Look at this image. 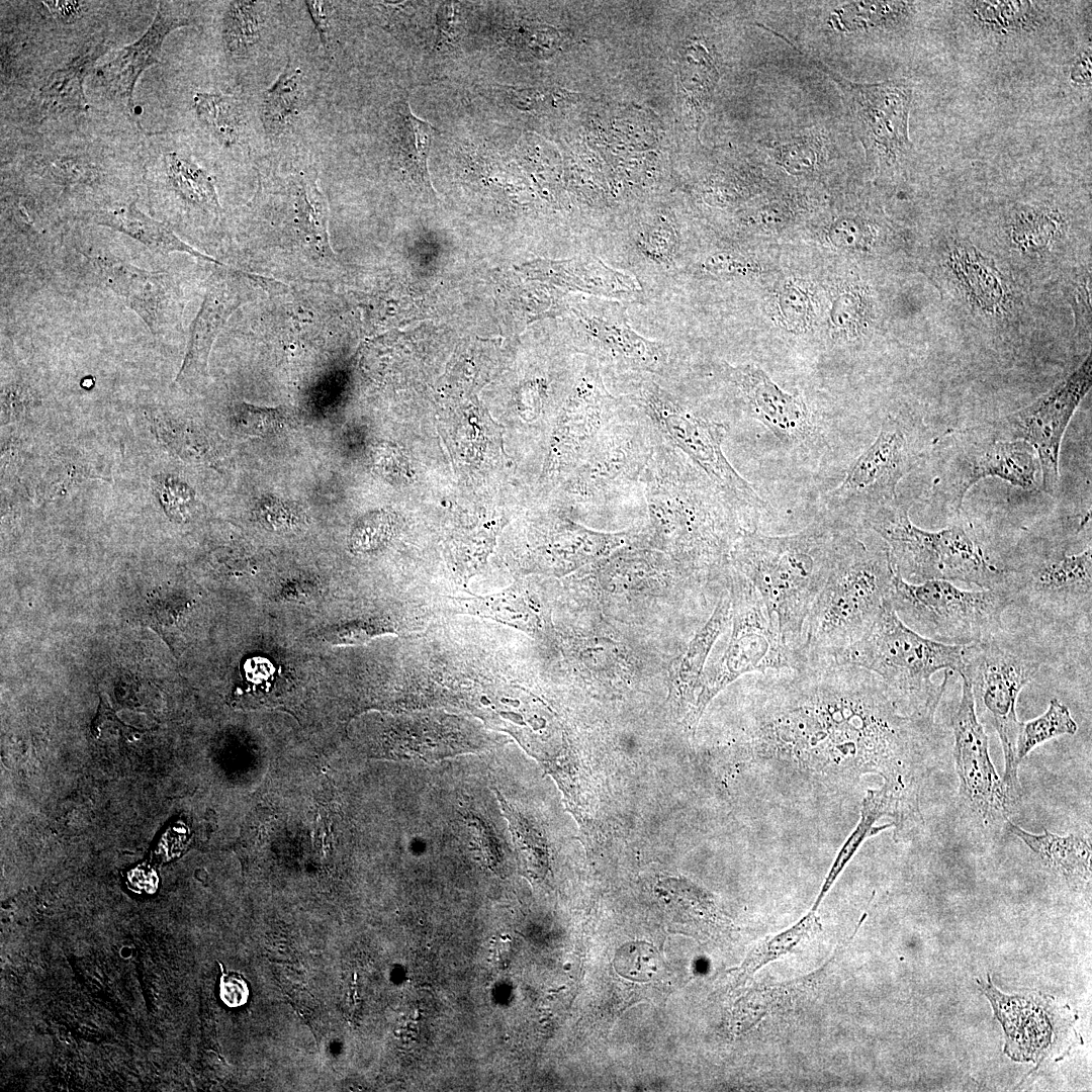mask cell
<instances>
[{"label": "cell", "mask_w": 1092, "mask_h": 1092, "mask_svg": "<svg viewBox=\"0 0 1092 1092\" xmlns=\"http://www.w3.org/2000/svg\"><path fill=\"white\" fill-rule=\"evenodd\" d=\"M750 731L760 750L845 755L897 783L917 771L934 724L903 713L873 672L833 660L754 675Z\"/></svg>", "instance_id": "obj_1"}, {"label": "cell", "mask_w": 1092, "mask_h": 1092, "mask_svg": "<svg viewBox=\"0 0 1092 1092\" xmlns=\"http://www.w3.org/2000/svg\"><path fill=\"white\" fill-rule=\"evenodd\" d=\"M642 492L647 545L698 581L726 582L743 520L714 482L661 436L645 469Z\"/></svg>", "instance_id": "obj_2"}, {"label": "cell", "mask_w": 1092, "mask_h": 1092, "mask_svg": "<svg viewBox=\"0 0 1092 1092\" xmlns=\"http://www.w3.org/2000/svg\"><path fill=\"white\" fill-rule=\"evenodd\" d=\"M845 524L823 516L799 532L779 536L743 528L730 553V566L757 590L799 666L806 622L832 568Z\"/></svg>", "instance_id": "obj_3"}, {"label": "cell", "mask_w": 1092, "mask_h": 1092, "mask_svg": "<svg viewBox=\"0 0 1092 1092\" xmlns=\"http://www.w3.org/2000/svg\"><path fill=\"white\" fill-rule=\"evenodd\" d=\"M895 573L887 544L860 525L845 524L806 622L804 664L833 660L859 640L890 599Z\"/></svg>", "instance_id": "obj_4"}, {"label": "cell", "mask_w": 1092, "mask_h": 1092, "mask_svg": "<svg viewBox=\"0 0 1092 1092\" xmlns=\"http://www.w3.org/2000/svg\"><path fill=\"white\" fill-rule=\"evenodd\" d=\"M963 646L912 630L889 599L870 630L833 661L875 673L903 713L934 720L952 673L963 670Z\"/></svg>", "instance_id": "obj_5"}, {"label": "cell", "mask_w": 1092, "mask_h": 1092, "mask_svg": "<svg viewBox=\"0 0 1092 1092\" xmlns=\"http://www.w3.org/2000/svg\"><path fill=\"white\" fill-rule=\"evenodd\" d=\"M621 398L639 408L659 435L684 453L728 497L747 529L757 530L759 517L769 511L723 451L727 422L706 417L673 384L651 375L613 379Z\"/></svg>", "instance_id": "obj_6"}, {"label": "cell", "mask_w": 1092, "mask_h": 1092, "mask_svg": "<svg viewBox=\"0 0 1092 1092\" xmlns=\"http://www.w3.org/2000/svg\"><path fill=\"white\" fill-rule=\"evenodd\" d=\"M910 507L898 497L860 522L887 544L893 567L904 580L963 581L1003 592L1004 570L990 561L971 524L957 521L937 531L925 530L910 520Z\"/></svg>", "instance_id": "obj_7"}, {"label": "cell", "mask_w": 1092, "mask_h": 1092, "mask_svg": "<svg viewBox=\"0 0 1092 1092\" xmlns=\"http://www.w3.org/2000/svg\"><path fill=\"white\" fill-rule=\"evenodd\" d=\"M963 670L971 687L980 723L993 728L1004 754L1003 783L1013 800H1021L1015 748L1021 723L1016 714L1022 689L1039 671L1043 659L1022 640L1003 631L962 649Z\"/></svg>", "instance_id": "obj_8"}, {"label": "cell", "mask_w": 1092, "mask_h": 1092, "mask_svg": "<svg viewBox=\"0 0 1092 1092\" xmlns=\"http://www.w3.org/2000/svg\"><path fill=\"white\" fill-rule=\"evenodd\" d=\"M621 399L619 411L565 485L567 500L589 513L627 502L644 505L642 478L660 435L639 408Z\"/></svg>", "instance_id": "obj_9"}, {"label": "cell", "mask_w": 1092, "mask_h": 1092, "mask_svg": "<svg viewBox=\"0 0 1092 1092\" xmlns=\"http://www.w3.org/2000/svg\"><path fill=\"white\" fill-rule=\"evenodd\" d=\"M932 503L959 515L968 491L996 477L1022 489L1040 485V465L1033 448L1020 440L998 438L990 425L949 431L933 442Z\"/></svg>", "instance_id": "obj_10"}, {"label": "cell", "mask_w": 1092, "mask_h": 1092, "mask_svg": "<svg viewBox=\"0 0 1092 1092\" xmlns=\"http://www.w3.org/2000/svg\"><path fill=\"white\" fill-rule=\"evenodd\" d=\"M890 601L909 628L952 645L981 642L1003 631L1002 617L1011 606L1000 590H968L941 579L911 583L897 572Z\"/></svg>", "instance_id": "obj_11"}, {"label": "cell", "mask_w": 1092, "mask_h": 1092, "mask_svg": "<svg viewBox=\"0 0 1092 1092\" xmlns=\"http://www.w3.org/2000/svg\"><path fill=\"white\" fill-rule=\"evenodd\" d=\"M1003 593L1046 625H1065L1091 617L1092 548L1069 554L1062 545L1036 546L1003 567Z\"/></svg>", "instance_id": "obj_12"}, {"label": "cell", "mask_w": 1092, "mask_h": 1092, "mask_svg": "<svg viewBox=\"0 0 1092 1092\" xmlns=\"http://www.w3.org/2000/svg\"><path fill=\"white\" fill-rule=\"evenodd\" d=\"M920 428L899 416L884 418L875 441L849 465L841 483L826 492L827 517L851 525L898 498L897 486L925 452Z\"/></svg>", "instance_id": "obj_13"}, {"label": "cell", "mask_w": 1092, "mask_h": 1092, "mask_svg": "<svg viewBox=\"0 0 1092 1092\" xmlns=\"http://www.w3.org/2000/svg\"><path fill=\"white\" fill-rule=\"evenodd\" d=\"M732 631L723 655L703 673L690 728L697 726L709 703L747 673L798 668L795 654L784 644L778 627L753 585L730 567Z\"/></svg>", "instance_id": "obj_14"}, {"label": "cell", "mask_w": 1092, "mask_h": 1092, "mask_svg": "<svg viewBox=\"0 0 1092 1092\" xmlns=\"http://www.w3.org/2000/svg\"><path fill=\"white\" fill-rule=\"evenodd\" d=\"M627 302L598 296L579 297L571 307L575 345L612 380L630 375L675 377L673 353L664 342L646 339L629 323Z\"/></svg>", "instance_id": "obj_15"}, {"label": "cell", "mask_w": 1092, "mask_h": 1092, "mask_svg": "<svg viewBox=\"0 0 1092 1092\" xmlns=\"http://www.w3.org/2000/svg\"><path fill=\"white\" fill-rule=\"evenodd\" d=\"M837 84L846 105L851 129L866 159L877 170L901 167L913 155L909 138L912 85L904 79L858 83L845 79L814 57L806 56Z\"/></svg>", "instance_id": "obj_16"}, {"label": "cell", "mask_w": 1092, "mask_h": 1092, "mask_svg": "<svg viewBox=\"0 0 1092 1092\" xmlns=\"http://www.w3.org/2000/svg\"><path fill=\"white\" fill-rule=\"evenodd\" d=\"M1092 383L1089 355L1069 376L1029 405L989 424L998 438L1020 440L1035 451L1040 485L1048 493L1059 488L1062 440L1077 407Z\"/></svg>", "instance_id": "obj_17"}, {"label": "cell", "mask_w": 1092, "mask_h": 1092, "mask_svg": "<svg viewBox=\"0 0 1092 1092\" xmlns=\"http://www.w3.org/2000/svg\"><path fill=\"white\" fill-rule=\"evenodd\" d=\"M961 677L962 695L951 717L959 797L967 815L992 828L1006 823L1017 803L991 760L988 736L977 718L970 684Z\"/></svg>", "instance_id": "obj_18"}, {"label": "cell", "mask_w": 1092, "mask_h": 1092, "mask_svg": "<svg viewBox=\"0 0 1092 1092\" xmlns=\"http://www.w3.org/2000/svg\"><path fill=\"white\" fill-rule=\"evenodd\" d=\"M716 370L733 393L736 406L764 426L782 444L804 451L824 444L821 428L806 402L781 389L760 367L723 362Z\"/></svg>", "instance_id": "obj_19"}, {"label": "cell", "mask_w": 1092, "mask_h": 1092, "mask_svg": "<svg viewBox=\"0 0 1092 1092\" xmlns=\"http://www.w3.org/2000/svg\"><path fill=\"white\" fill-rule=\"evenodd\" d=\"M622 399L606 385L599 364L584 357L570 397L559 417L545 478L571 473L615 417Z\"/></svg>", "instance_id": "obj_20"}, {"label": "cell", "mask_w": 1092, "mask_h": 1092, "mask_svg": "<svg viewBox=\"0 0 1092 1092\" xmlns=\"http://www.w3.org/2000/svg\"><path fill=\"white\" fill-rule=\"evenodd\" d=\"M247 274L223 265L208 278L204 298L190 326L185 357L176 376V384L192 385L208 377L212 345L230 316L245 300L242 277Z\"/></svg>", "instance_id": "obj_21"}, {"label": "cell", "mask_w": 1092, "mask_h": 1092, "mask_svg": "<svg viewBox=\"0 0 1092 1092\" xmlns=\"http://www.w3.org/2000/svg\"><path fill=\"white\" fill-rule=\"evenodd\" d=\"M192 24V19L170 3H160L157 14L145 34L124 47L108 63L98 67L96 75L104 93L129 116L133 114V89L141 74L159 63L162 44L173 30Z\"/></svg>", "instance_id": "obj_22"}, {"label": "cell", "mask_w": 1092, "mask_h": 1092, "mask_svg": "<svg viewBox=\"0 0 1092 1092\" xmlns=\"http://www.w3.org/2000/svg\"><path fill=\"white\" fill-rule=\"evenodd\" d=\"M96 265L106 285L142 318L153 335L168 331L176 300L174 281L169 274L108 258H98Z\"/></svg>", "instance_id": "obj_23"}, {"label": "cell", "mask_w": 1092, "mask_h": 1092, "mask_svg": "<svg viewBox=\"0 0 1092 1092\" xmlns=\"http://www.w3.org/2000/svg\"><path fill=\"white\" fill-rule=\"evenodd\" d=\"M276 191L269 195L281 212L284 225L305 246L324 256L331 255L328 232L329 205L317 184L314 167L292 170L275 180Z\"/></svg>", "instance_id": "obj_24"}, {"label": "cell", "mask_w": 1092, "mask_h": 1092, "mask_svg": "<svg viewBox=\"0 0 1092 1092\" xmlns=\"http://www.w3.org/2000/svg\"><path fill=\"white\" fill-rule=\"evenodd\" d=\"M616 248L643 289L647 283L671 286L681 272L686 247L679 231L663 216L635 226Z\"/></svg>", "instance_id": "obj_25"}, {"label": "cell", "mask_w": 1092, "mask_h": 1092, "mask_svg": "<svg viewBox=\"0 0 1092 1092\" xmlns=\"http://www.w3.org/2000/svg\"><path fill=\"white\" fill-rule=\"evenodd\" d=\"M534 269L557 284L592 296L628 302L639 301L645 295L635 276L607 265L593 254L567 260L539 261Z\"/></svg>", "instance_id": "obj_26"}, {"label": "cell", "mask_w": 1092, "mask_h": 1092, "mask_svg": "<svg viewBox=\"0 0 1092 1092\" xmlns=\"http://www.w3.org/2000/svg\"><path fill=\"white\" fill-rule=\"evenodd\" d=\"M957 4L967 28L992 41L1029 36L1048 24L1049 2L963 1Z\"/></svg>", "instance_id": "obj_27"}, {"label": "cell", "mask_w": 1092, "mask_h": 1092, "mask_svg": "<svg viewBox=\"0 0 1092 1092\" xmlns=\"http://www.w3.org/2000/svg\"><path fill=\"white\" fill-rule=\"evenodd\" d=\"M864 917V916H863ZM862 917V918H863ZM854 932L837 945L834 952L815 971L778 984H764L751 988L736 1005L735 1019L739 1032H744L770 1015L787 1012L796 1008L827 978L837 958L854 937L862 919Z\"/></svg>", "instance_id": "obj_28"}, {"label": "cell", "mask_w": 1092, "mask_h": 1092, "mask_svg": "<svg viewBox=\"0 0 1092 1092\" xmlns=\"http://www.w3.org/2000/svg\"><path fill=\"white\" fill-rule=\"evenodd\" d=\"M731 620V596L728 586L720 594L711 617L696 633L687 649L670 665V680L674 700L685 711L690 728L691 717L703 675L704 665L718 637Z\"/></svg>", "instance_id": "obj_29"}, {"label": "cell", "mask_w": 1092, "mask_h": 1092, "mask_svg": "<svg viewBox=\"0 0 1092 1092\" xmlns=\"http://www.w3.org/2000/svg\"><path fill=\"white\" fill-rule=\"evenodd\" d=\"M308 80L298 62L288 57L277 79L260 104V119L266 136L279 142L291 133L308 106Z\"/></svg>", "instance_id": "obj_30"}, {"label": "cell", "mask_w": 1092, "mask_h": 1092, "mask_svg": "<svg viewBox=\"0 0 1092 1092\" xmlns=\"http://www.w3.org/2000/svg\"><path fill=\"white\" fill-rule=\"evenodd\" d=\"M93 221L120 232L142 243L150 250L160 253H186L198 259L222 266L221 262L205 255L182 241L166 223L161 222L138 208L134 202L126 205L92 212Z\"/></svg>", "instance_id": "obj_31"}, {"label": "cell", "mask_w": 1092, "mask_h": 1092, "mask_svg": "<svg viewBox=\"0 0 1092 1092\" xmlns=\"http://www.w3.org/2000/svg\"><path fill=\"white\" fill-rule=\"evenodd\" d=\"M827 24L845 34H880L897 31L913 19L917 2L848 1L835 3Z\"/></svg>", "instance_id": "obj_32"}, {"label": "cell", "mask_w": 1092, "mask_h": 1092, "mask_svg": "<svg viewBox=\"0 0 1092 1092\" xmlns=\"http://www.w3.org/2000/svg\"><path fill=\"white\" fill-rule=\"evenodd\" d=\"M1006 825L1049 869L1071 881L1090 880L1091 841L1088 837L1079 834L1061 836L1046 828L1041 834H1034L1009 820Z\"/></svg>", "instance_id": "obj_33"}, {"label": "cell", "mask_w": 1092, "mask_h": 1092, "mask_svg": "<svg viewBox=\"0 0 1092 1092\" xmlns=\"http://www.w3.org/2000/svg\"><path fill=\"white\" fill-rule=\"evenodd\" d=\"M389 109L388 134L393 158L410 173L426 179L435 128L412 112L407 99L397 100Z\"/></svg>", "instance_id": "obj_34"}, {"label": "cell", "mask_w": 1092, "mask_h": 1092, "mask_svg": "<svg viewBox=\"0 0 1092 1092\" xmlns=\"http://www.w3.org/2000/svg\"><path fill=\"white\" fill-rule=\"evenodd\" d=\"M268 4L264 1H229L221 16L224 52L234 60L255 56L268 33Z\"/></svg>", "instance_id": "obj_35"}, {"label": "cell", "mask_w": 1092, "mask_h": 1092, "mask_svg": "<svg viewBox=\"0 0 1092 1092\" xmlns=\"http://www.w3.org/2000/svg\"><path fill=\"white\" fill-rule=\"evenodd\" d=\"M164 168L168 188L185 206L213 217L221 214L215 178L191 158L177 152L167 153Z\"/></svg>", "instance_id": "obj_36"}, {"label": "cell", "mask_w": 1092, "mask_h": 1092, "mask_svg": "<svg viewBox=\"0 0 1092 1092\" xmlns=\"http://www.w3.org/2000/svg\"><path fill=\"white\" fill-rule=\"evenodd\" d=\"M885 815L894 816L899 822L903 819V809L899 800L893 792L884 785L880 790L868 791V795L862 801L860 821L838 853L811 910L817 911L822 899L828 893L860 844L869 836L892 825L888 824L880 827L874 826L877 820Z\"/></svg>", "instance_id": "obj_37"}, {"label": "cell", "mask_w": 1092, "mask_h": 1092, "mask_svg": "<svg viewBox=\"0 0 1092 1092\" xmlns=\"http://www.w3.org/2000/svg\"><path fill=\"white\" fill-rule=\"evenodd\" d=\"M455 606L459 612L488 618L526 632L534 633L541 627L539 608L521 586L489 596L458 598Z\"/></svg>", "instance_id": "obj_38"}, {"label": "cell", "mask_w": 1092, "mask_h": 1092, "mask_svg": "<svg viewBox=\"0 0 1092 1092\" xmlns=\"http://www.w3.org/2000/svg\"><path fill=\"white\" fill-rule=\"evenodd\" d=\"M98 53L90 51L54 72L39 89L38 109L42 116L61 114L69 110H84L87 100L83 82Z\"/></svg>", "instance_id": "obj_39"}, {"label": "cell", "mask_w": 1092, "mask_h": 1092, "mask_svg": "<svg viewBox=\"0 0 1092 1092\" xmlns=\"http://www.w3.org/2000/svg\"><path fill=\"white\" fill-rule=\"evenodd\" d=\"M193 107L199 121L222 147L230 149L242 144L247 120L239 99L219 92H197Z\"/></svg>", "instance_id": "obj_40"}, {"label": "cell", "mask_w": 1092, "mask_h": 1092, "mask_svg": "<svg viewBox=\"0 0 1092 1092\" xmlns=\"http://www.w3.org/2000/svg\"><path fill=\"white\" fill-rule=\"evenodd\" d=\"M762 147L777 166L794 176L813 174L826 156L822 134L811 129L767 140Z\"/></svg>", "instance_id": "obj_41"}, {"label": "cell", "mask_w": 1092, "mask_h": 1092, "mask_svg": "<svg viewBox=\"0 0 1092 1092\" xmlns=\"http://www.w3.org/2000/svg\"><path fill=\"white\" fill-rule=\"evenodd\" d=\"M822 928L816 911L810 910L791 927L760 940L748 953L739 969L738 980L745 981L759 969L794 950L800 942Z\"/></svg>", "instance_id": "obj_42"}, {"label": "cell", "mask_w": 1092, "mask_h": 1092, "mask_svg": "<svg viewBox=\"0 0 1092 1092\" xmlns=\"http://www.w3.org/2000/svg\"><path fill=\"white\" fill-rule=\"evenodd\" d=\"M1078 725L1069 708L1058 699L1050 701L1046 711L1040 716L1021 723L1015 756L1018 764L1036 746L1062 735H1074Z\"/></svg>", "instance_id": "obj_43"}, {"label": "cell", "mask_w": 1092, "mask_h": 1092, "mask_svg": "<svg viewBox=\"0 0 1092 1092\" xmlns=\"http://www.w3.org/2000/svg\"><path fill=\"white\" fill-rule=\"evenodd\" d=\"M614 969L623 978L634 982L654 979L660 967L656 948L644 941H631L620 946L614 956Z\"/></svg>", "instance_id": "obj_44"}, {"label": "cell", "mask_w": 1092, "mask_h": 1092, "mask_svg": "<svg viewBox=\"0 0 1092 1092\" xmlns=\"http://www.w3.org/2000/svg\"><path fill=\"white\" fill-rule=\"evenodd\" d=\"M829 241L836 247L853 249L864 247L872 238L870 223L860 216L845 215L836 218L827 233Z\"/></svg>", "instance_id": "obj_45"}, {"label": "cell", "mask_w": 1092, "mask_h": 1092, "mask_svg": "<svg viewBox=\"0 0 1092 1092\" xmlns=\"http://www.w3.org/2000/svg\"><path fill=\"white\" fill-rule=\"evenodd\" d=\"M779 306L784 322L793 329H803L809 323L811 300L808 292L792 282L780 293Z\"/></svg>", "instance_id": "obj_46"}, {"label": "cell", "mask_w": 1092, "mask_h": 1092, "mask_svg": "<svg viewBox=\"0 0 1092 1092\" xmlns=\"http://www.w3.org/2000/svg\"><path fill=\"white\" fill-rule=\"evenodd\" d=\"M699 268L705 274L718 278L747 276L755 271V265L743 256L729 251H717L710 254L699 265Z\"/></svg>", "instance_id": "obj_47"}, {"label": "cell", "mask_w": 1092, "mask_h": 1092, "mask_svg": "<svg viewBox=\"0 0 1092 1092\" xmlns=\"http://www.w3.org/2000/svg\"><path fill=\"white\" fill-rule=\"evenodd\" d=\"M307 11L312 19L320 40L327 51L331 53L335 43V12L337 2L324 0L304 1Z\"/></svg>", "instance_id": "obj_48"}, {"label": "cell", "mask_w": 1092, "mask_h": 1092, "mask_svg": "<svg viewBox=\"0 0 1092 1092\" xmlns=\"http://www.w3.org/2000/svg\"><path fill=\"white\" fill-rule=\"evenodd\" d=\"M388 527L385 521L379 518L368 519L362 522L354 531L352 543L355 548L369 550L378 546L386 538Z\"/></svg>", "instance_id": "obj_49"}, {"label": "cell", "mask_w": 1092, "mask_h": 1092, "mask_svg": "<svg viewBox=\"0 0 1092 1092\" xmlns=\"http://www.w3.org/2000/svg\"><path fill=\"white\" fill-rule=\"evenodd\" d=\"M860 301L852 293L839 295L832 308V322L837 327L848 328L860 318Z\"/></svg>", "instance_id": "obj_50"}, {"label": "cell", "mask_w": 1092, "mask_h": 1092, "mask_svg": "<svg viewBox=\"0 0 1092 1092\" xmlns=\"http://www.w3.org/2000/svg\"><path fill=\"white\" fill-rule=\"evenodd\" d=\"M220 996L230 1006L242 1005L245 1003L248 996L247 986L241 977H236L235 975L222 977Z\"/></svg>", "instance_id": "obj_51"}, {"label": "cell", "mask_w": 1092, "mask_h": 1092, "mask_svg": "<svg viewBox=\"0 0 1092 1092\" xmlns=\"http://www.w3.org/2000/svg\"><path fill=\"white\" fill-rule=\"evenodd\" d=\"M52 13L64 21L76 19L81 12V4L76 1H46Z\"/></svg>", "instance_id": "obj_52"}]
</instances>
